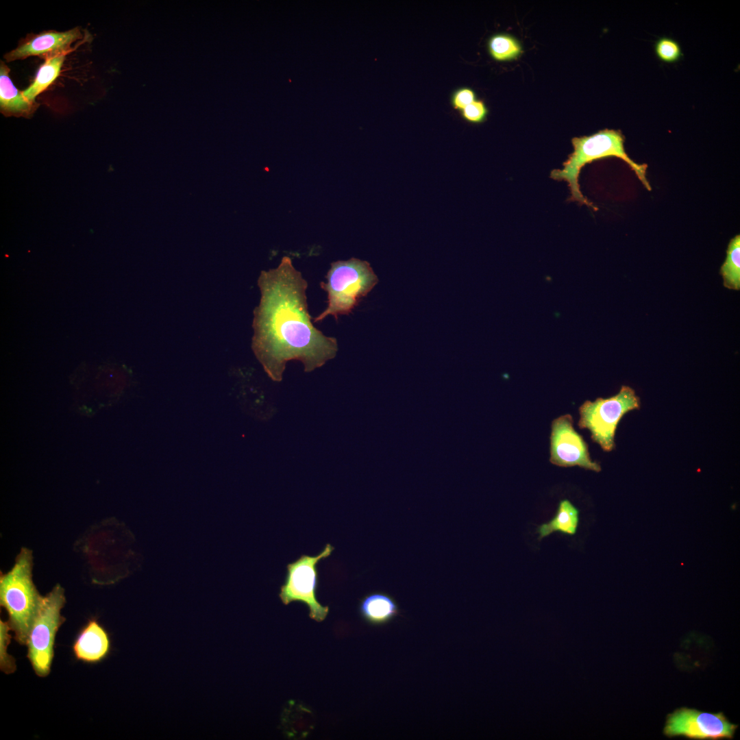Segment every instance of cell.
I'll list each match as a JSON object with an SVG mask.
<instances>
[{"label": "cell", "mask_w": 740, "mask_h": 740, "mask_svg": "<svg viewBox=\"0 0 740 740\" xmlns=\"http://www.w3.org/2000/svg\"><path fill=\"white\" fill-rule=\"evenodd\" d=\"M738 725L730 722L723 712L708 713L680 707L667 715L663 730L668 738L692 740H731Z\"/></svg>", "instance_id": "8"}, {"label": "cell", "mask_w": 740, "mask_h": 740, "mask_svg": "<svg viewBox=\"0 0 740 740\" xmlns=\"http://www.w3.org/2000/svg\"><path fill=\"white\" fill-rule=\"evenodd\" d=\"M491 56L497 61H507L516 58L521 53L519 43L511 36L498 34L492 36L488 42Z\"/></svg>", "instance_id": "17"}, {"label": "cell", "mask_w": 740, "mask_h": 740, "mask_svg": "<svg viewBox=\"0 0 740 740\" xmlns=\"http://www.w3.org/2000/svg\"><path fill=\"white\" fill-rule=\"evenodd\" d=\"M326 279L320 286L327 293L328 306L314 317V323L329 315L337 319L349 314L378 282L370 264L355 258L332 262Z\"/></svg>", "instance_id": "4"}, {"label": "cell", "mask_w": 740, "mask_h": 740, "mask_svg": "<svg viewBox=\"0 0 740 740\" xmlns=\"http://www.w3.org/2000/svg\"><path fill=\"white\" fill-rule=\"evenodd\" d=\"M110 648L108 632L96 620H90L76 637L73 651L77 660L94 663L105 658Z\"/></svg>", "instance_id": "11"}, {"label": "cell", "mask_w": 740, "mask_h": 740, "mask_svg": "<svg viewBox=\"0 0 740 740\" xmlns=\"http://www.w3.org/2000/svg\"><path fill=\"white\" fill-rule=\"evenodd\" d=\"M579 510L569 500L560 501L553 518L536 528L539 539L541 540L554 532H559L567 536L574 535L579 524Z\"/></svg>", "instance_id": "14"}, {"label": "cell", "mask_w": 740, "mask_h": 740, "mask_svg": "<svg viewBox=\"0 0 740 740\" xmlns=\"http://www.w3.org/2000/svg\"><path fill=\"white\" fill-rule=\"evenodd\" d=\"M654 51L661 61L669 64L678 62L682 56L679 43L668 37L660 38L656 42Z\"/></svg>", "instance_id": "18"}, {"label": "cell", "mask_w": 740, "mask_h": 740, "mask_svg": "<svg viewBox=\"0 0 740 740\" xmlns=\"http://www.w3.org/2000/svg\"><path fill=\"white\" fill-rule=\"evenodd\" d=\"M258 286L261 297L254 310L251 349L272 380H282L290 360L301 362L304 371L311 372L336 356L337 341L314 326L308 282L291 258L284 256L276 268L262 271Z\"/></svg>", "instance_id": "1"}, {"label": "cell", "mask_w": 740, "mask_h": 740, "mask_svg": "<svg viewBox=\"0 0 740 740\" xmlns=\"http://www.w3.org/2000/svg\"><path fill=\"white\" fill-rule=\"evenodd\" d=\"M66 54L46 59L40 67L34 82L22 91L23 96L32 103L38 94L45 90L58 76Z\"/></svg>", "instance_id": "15"}, {"label": "cell", "mask_w": 740, "mask_h": 740, "mask_svg": "<svg viewBox=\"0 0 740 740\" xmlns=\"http://www.w3.org/2000/svg\"><path fill=\"white\" fill-rule=\"evenodd\" d=\"M487 114L488 109L484 103L480 100L474 101L460 110V115L463 119L471 123L484 122Z\"/></svg>", "instance_id": "20"}, {"label": "cell", "mask_w": 740, "mask_h": 740, "mask_svg": "<svg viewBox=\"0 0 740 740\" xmlns=\"http://www.w3.org/2000/svg\"><path fill=\"white\" fill-rule=\"evenodd\" d=\"M550 434V462L556 466H578L596 472L600 465L591 460L588 446L574 427L571 415L567 414L553 420Z\"/></svg>", "instance_id": "9"}, {"label": "cell", "mask_w": 740, "mask_h": 740, "mask_svg": "<svg viewBox=\"0 0 740 740\" xmlns=\"http://www.w3.org/2000/svg\"><path fill=\"white\" fill-rule=\"evenodd\" d=\"M476 101L475 92L467 87H461L453 91L450 101L455 110H462L466 106Z\"/></svg>", "instance_id": "21"}, {"label": "cell", "mask_w": 740, "mask_h": 740, "mask_svg": "<svg viewBox=\"0 0 740 740\" xmlns=\"http://www.w3.org/2000/svg\"><path fill=\"white\" fill-rule=\"evenodd\" d=\"M640 400L634 391L622 386L619 392L609 398L587 400L579 408L578 426L588 429L592 440L605 452L615 447V433L618 423L626 412L639 409Z\"/></svg>", "instance_id": "6"}, {"label": "cell", "mask_w": 740, "mask_h": 740, "mask_svg": "<svg viewBox=\"0 0 740 740\" xmlns=\"http://www.w3.org/2000/svg\"><path fill=\"white\" fill-rule=\"evenodd\" d=\"M360 617L369 625L383 626L400 614L396 600L389 594L375 591L363 596L358 603Z\"/></svg>", "instance_id": "12"}, {"label": "cell", "mask_w": 740, "mask_h": 740, "mask_svg": "<svg viewBox=\"0 0 740 740\" xmlns=\"http://www.w3.org/2000/svg\"><path fill=\"white\" fill-rule=\"evenodd\" d=\"M334 547L330 543L317 556L301 555L287 564L283 584L279 597L284 605L299 602L307 606L309 617L317 622L323 621L329 613V607L323 606L316 597L319 584V562L330 556Z\"/></svg>", "instance_id": "7"}, {"label": "cell", "mask_w": 740, "mask_h": 740, "mask_svg": "<svg viewBox=\"0 0 740 740\" xmlns=\"http://www.w3.org/2000/svg\"><path fill=\"white\" fill-rule=\"evenodd\" d=\"M32 569V552L23 548L11 570L0 578L1 605L7 610L8 624L21 645L27 643L43 597L33 583Z\"/></svg>", "instance_id": "3"}, {"label": "cell", "mask_w": 740, "mask_h": 740, "mask_svg": "<svg viewBox=\"0 0 740 740\" xmlns=\"http://www.w3.org/2000/svg\"><path fill=\"white\" fill-rule=\"evenodd\" d=\"M724 286L735 291L740 289V235H736L728 244L726 258L720 268Z\"/></svg>", "instance_id": "16"}, {"label": "cell", "mask_w": 740, "mask_h": 740, "mask_svg": "<svg viewBox=\"0 0 740 740\" xmlns=\"http://www.w3.org/2000/svg\"><path fill=\"white\" fill-rule=\"evenodd\" d=\"M11 630L8 622L1 620L0 621V667L1 670L5 674H11L16 670L14 658L7 653L8 646L10 643L11 636L9 630Z\"/></svg>", "instance_id": "19"}, {"label": "cell", "mask_w": 740, "mask_h": 740, "mask_svg": "<svg viewBox=\"0 0 740 740\" xmlns=\"http://www.w3.org/2000/svg\"><path fill=\"white\" fill-rule=\"evenodd\" d=\"M79 29L75 28L64 32L50 31L31 37L17 48L5 55L8 62L25 59L31 56H38L46 59L70 51L71 45L81 38Z\"/></svg>", "instance_id": "10"}, {"label": "cell", "mask_w": 740, "mask_h": 740, "mask_svg": "<svg viewBox=\"0 0 740 740\" xmlns=\"http://www.w3.org/2000/svg\"><path fill=\"white\" fill-rule=\"evenodd\" d=\"M0 69L1 112L5 116L29 117L36 109L35 103L27 100L22 91L16 88L9 77V68L2 62Z\"/></svg>", "instance_id": "13"}, {"label": "cell", "mask_w": 740, "mask_h": 740, "mask_svg": "<svg viewBox=\"0 0 740 740\" xmlns=\"http://www.w3.org/2000/svg\"><path fill=\"white\" fill-rule=\"evenodd\" d=\"M65 603L64 589L56 584L42 597L38 613L29 632L26 645L27 657L40 677L47 676L51 670L56 635L64 619L60 610Z\"/></svg>", "instance_id": "5"}, {"label": "cell", "mask_w": 740, "mask_h": 740, "mask_svg": "<svg viewBox=\"0 0 740 740\" xmlns=\"http://www.w3.org/2000/svg\"><path fill=\"white\" fill-rule=\"evenodd\" d=\"M625 138L620 130L604 129L590 135L574 137L571 139L574 151L563 164V169H556L551 171L550 177L558 181L568 183L570 190V201L585 204L594 210L597 208L582 194L578 184V177L581 169L587 163L593 160L608 157H616L623 160L641 182L648 190L652 188L646 177V164H639L632 160L624 148Z\"/></svg>", "instance_id": "2"}]
</instances>
